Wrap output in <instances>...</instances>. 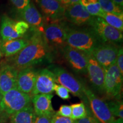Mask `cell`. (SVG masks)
I'll use <instances>...</instances> for the list:
<instances>
[{"instance_id": "cell-1", "label": "cell", "mask_w": 123, "mask_h": 123, "mask_svg": "<svg viewBox=\"0 0 123 123\" xmlns=\"http://www.w3.org/2000/svg\"><path fill=\"white\" fill-rule=\"evenodd\" d=\"M49 55L48 44L43 34L35 30L30 38L29 44L9 59V64L19 71L48 59Z\"/></svg>"}, {"instance_id": "cell-2", "label": "cell", "mask_w": 123, "mask_h": 123, "mask_svg": "<svg viewBox=\"0 0 123 123\" xmlns=\"http://www.w3.org/2000/svg\"><path fill=\"white\" fill-rule=\"evenodd\" d=\"M66 43L73 48L90 54L98 44L99 41L91 30L68 29Z\"/></svg>"}, {"instance_id": "cell-3", "label": "cell", "mask_w": 123, "mask_h": 123, "mask_svg": "<svg viewBox=\"0 0 123 123\" xmlns=\"http://www.w3.org/2000/svg\"><path fill=\"white\" fill-rule=\"evenodd\" d=\"M50 70L55 75L56 83L66 87L75 96L78 97L88 106V100L84 92V85L66 69L58 66H50Z\"/></svg>"}, {"instance_id": "cell-4", "label": "cell", "mask_w": 123, "mask_h": 123, "mask_svg": "<svg viewBox=\"0 0 123 123\" xmlns=\"http://www.w3.org/2000/svg\"><path fill=\"white\" fill-rule=\"evenodd\" d=\"M31 97L17 88H14L4 95L0 105V112L10 116L31 103Z\"/></svg>"}, {"instance_id": "cell-5", "label": "cell", "mask_w": 123, "mask_h": 123, "mask_svg": "<svg viewBox=\"0 0 123 123\" xmlns=\"http://www.w3.org/2000/svg\"><path fill=\"white\" fill-rule=\"evenodd\" d=\"M90 26L99 42L113 44L123 41V32L112 27L100 17H94Z\"/></svg>"}, {"instance_id": "cell-6", "label": "cell", "mask_w": 123, "mask_h": 123, "mask_svg": "<svg viewBox=\"0 0 123 123\" xmlns=\"http://www.w3.org/2000/svg\"><path fill=\"white\" fill-rule=\"evenodd\" d=\"M84 92L91 111L99 123H113L116 119L110 112L107 102L99 98L86 86Z\"/></svg>"}, {"instance_id": "cell-7", "label": "cell", "mask_w": 123, "mask_h": 123, "mask_svg": "<svg viewBox=\"0 0 123 123\" xmlns=\"http://www.w3.org/2000/svg\"><path fill=\"white\" fill-rule=\"evenodd\" d=\"M123 75L115 63L105 70L104 93L111 99L120 100L122 92Z\"/></svg>"}, {"instance_id": "cell-8", "label": "cell", "mask_w": 123, "mask_h": 123, "mask_svg": "<svg viewBox=\"0 0 123 123\" xmlns=\"http://www.w3.org/2000/svg\"><path fill=\"white\" fill-rule=\"evenodd\" d=\"M68 29L62 23L52 22L44 26L42 34L47 44L61 47L66 43Z\"/></svg>"}, {"instance_id": "cell-9", "label": "cell", "mask_w": 123, "mask_h": 123, "mask_svg": "<svg viewBox=\"0 0 123 123\" xmlns=\"http://www.w3.org/2000/svg\"><path fill=\"white\" fill-rule=\"evenodd\" d=\"M119 48L113 44L100 43L92 51L91 54L103 68L116 63Z\"/></svg>"}, {"instance_id": "cell-10", "label": "cell", "mask_w": 123, "mask_h": 123, "mask_svg": "<svg viewBox=\"0 0 123 123\" xmlns=\"http://www.w3.org/2000/svg\"><path fill=\"white\" fill-rule=\"evenodd\" d=\"M56 84L55 75L48 68L38 71L36 80L31 97L38 94H52Z\"/></svg>"}, {"instance_id": "cell-11", "label": "cell", "mask_w": 123, "mask_h": 123, "mask_svg": "<svg viewBox=\"0 0 123 123\" xmlns=\"http://www.w3.org/2000/svg\"><path fill=\"white\" fill-rule=\"evenodd\" d=\"M63 53L64 58L75 71L80 74L87 73L88 54L67 44L63 48Z\"/></svg>"}, {"instance_id": "cell-12", "label": "cell", "mask_w": 123, "mask_h": 123, "mask_svg": "<svg viewBox=\"0 0 123 123\" xmlns=\"http://www.w3.org/2000/svg\"><path fill=\"white\" fill-rule=\"evenodd\" d=\"M87 73H88L90 82L93 88L100 93H104L105 69L91 54H88Z\"/></svg>"}, {"instance_id": "cell-13", "label": "cell", "mask_w": 123, "mask_h": 123, "mask_svg": "<svg viewBox=\"0 0 123 123\" xmlns=\"http://www.w3.org/2000/svg\"><path fill=\"white\" fill-rule=\"evenodd\" d=\"M64 17L75 25L81 26L90 25L94 17L91 15L79 2L66 7Z\"/></svg>"}, {"instance_id": "cell-14", "label": "cell", "mask_w": 123, "mask_h": 123, "mask_svg": "<svg viewBox=\"0 0 123 123\" xmlns=\"http://www.w3.org/2000/svg\"><path fill=\"white\" fill-rule=\"evenodd\" d=\"M44 17L53 22H59L64 18L65 7L59 0H37Z\"/></svg>"}, {"instance_id": "cell-15", "label": "cell", "mask_w": 123, "mask_h": 123, "mask_svg": "<svg viewBox=\"0 0 123 123\" xmlns=\"http://www.w3.org/2000/svg\"><path fill=\"white\" fill-rule=\"evenodd\" d=\"M38 71L33 67H29L19 70L17 79L16 88L30 95L34 87Z\"/></svg>"}, {"instance_id": "cell-16", "label": "cell", "mask_w": 123, "mask_h": 123, "mask_svg": "<svg viewBox=\"0 0 123 123\" xmlns=\"http://www.w3.org/2000/svg\"><path fill=\"white\" fill-rule=\"evenodd\" d=\"M17 69L9 63L4 64L0 68V93L4 95L16 87L18 73Z\"/></svg>"}, {"instance_id": "cell-17", "label": "cell", "mask_w": 123, "mask_h": 123, "mask_svg": "<svg viewBox=\"0 0 123 123\" xmlns=\"http://www.w3.org/2000/svg\"><path fill=\"white\" fill-rule=\"evenodd\" d=\"M19 14L21 18L29 25V26L34 29V30L43 33L44 25L42 15L33 3L30 2Z\"/></svg>"}, {"instance_id": "cell-18", "label": "cell", "mask_w": 123, "mask_h": 123, "mask_svg": "<svg viewBox=\"0 0 123 123\" xmlns=\"http://www.w3.org/2000/svg\"><path fill=\"white\" fill-rule=\"evenodd\" d=\"M53 94H38L31 96L34 111L36 115H46L55 113L53 105Z\"/></svg>"}, {"instance_id": "cell-19", "label": "cell", "mask_w": 123, "mask_h": 123, "mask_svg": "<svg viewBox=\"0 0 123 123\" xmlns=\"http://www.w3.org/2000/svg\"><path fill=\"white\" fill-rule=\"evenodd\" d=\"M29 42L30 38L27 39L24 38L2 41L0 47L2 56L7 58L12 57L25 47Z\"/></svg>"}, {"instance_id": "cell-20", "label": "cell", "mask_w": 123, "mask_h": 123, "mask_svg": "<svg viewBox=\"0 0 123 123\" xmlns=\"http://www.w3.org/2000/svg\"><path fill=\"white\" fill-rule=\"evenodd\" d=\"M16 21L7 15L2 17L0 26V36L2 41L22 38L17 32Z\"/></svg>"}, {"instance_id": "cell-21", "label": "cell", "mask_w": 123, "mask_h": 123, "mask_svg": "<svg viewBox=\"0 0 123 123\" xmlns=\"http://www.w3.org/2000/svg\"><path fill=\"white\" fill-rule=\"evenodd\" d=\"M35 113L31 104L10 116L11 123H34Z\"/></svg>"}, {"instance_id": "cell-22", "label": "cell", "mask_w": 123, "mask_h": 123, "mask_svg": "<svg viewBox=\"0 0 123 123\" xmlns=\"http://www.w3.org/2000/svg\"><path fill=\"white\" fill-rule=\"evenodd\" d=\"M79 3L92 16L101 17L104 13L98 0H80Z\"/></svg>"}, {"instance_id": "cell-23", "label": "cell", "mask_w": 123, "mask_h": 123, "mask_svg": "<svg viewBox=\"0 0 123 123\" xmlns=\"http://www.w3.org/2000/svg\"><path fill=\"white\" fill-rule=\"evenodd\" d=\"M98 1L104 12L119 16L123 15V7L115 4L111 0H98Z\"/></svg>"}, {"instance_id": "cell-24", "label": "cell", "mask_w": 123, "mask_h": 123, "mask_svg": "<svg viewBox=\"0 0 123 123\" xmlns=\"http://www.w3.org/2000/svg\"><path fill=\"white\" fill-rule=\"evenodd\" d=\"M100 18H103L108 24L112 27L123 32V15L119 16L113 14L104 12Z\"/></svg>"}, {"instance_id": "cell-25", "label": "cell", "mask_w": 123, "mask_h": 123, "mask_svg": "<svg viewBox=\"0 0 123 123\" xmlns=\"http://www.w3.org/2000/svg\"><path fill=\"white\" fill-rule=\"evenodd\" d=\"M71 107L72 109L71 119L74 120H78L85 117L88 114V111L90 110L88 106L86 105L82 101L78 103L72 104Z\"/></svg>"}, {"instance_id": "cell-26", "label": "cell", "mask_w": 123, "mask_h": 123, "mask_svg": "<svg viewBox=\"0 0 123 123\" xmlns=\"http://www.w3.org/2000/svg\"><path fill=\"white\" fill-rule=\"evenodd\" d=\"M110 112L115 118L123 119V103L120 100H113L107 102Z\"/></svg>"}, {"instance_id": "cell-27", "label": "cell", "mask_w": 123, "mask_h": 123, "mask_svg": "<svg viewBox=\"0 0 123 123\" xmlns=\"http://www.w3.org/2000/svg\"><path fill=\"white\" fill-rule=\"evenodd\" d=\"M54 91L59 98L63 100H68L70 98V92L66 87L60 84H56L54 87Z\"/></svg>"}, {"instance_id": "cell-28", "label": "cell", "mask_w": 123, "mask_h": 123, "mask_svg": "<svg viewBox=\"0 0 123 123\" xmlns=\"http://www.w3.org/2000/svg\"><path fill=\"white\" fill-rule=\"evenodd\" d=\"M9 1L19 13H21L31 2V0H9Z\"/></svg>"}, {"instance_id": "cell-29", "label": "cell", "mask_w": 123, "mask_h": 123, "mask_svg": "<svg viewBox=\"0 0 123 123\" xmlns=\"http://www.w3.org/2000/svg\"><path fill=\"white\" fill-rule=\"evenodd\" d=\"M56 114L65 117H71L72 109L71 105H62L60 107L59 110L55 112Z\"/></svg>"}, {"instance_id": "cell-30", "label": "cell", "mask_w": 123, "mask_h": 123, "mask_svg": "<svg viewBox=\"0 0 123 123\" xmlns=\"http://www.w3.org/2000/svg\"><path fill=\"white\" fill-rule=\"evenodd\" d=\"M55 113H51V114L46 115H36L34 121V123H51L52 119Z\"/></svg>"}, {"instance_id": "cell-31", "label": "cell", "mask_w": 123, "mask_h": 123, "mask_svg": "<svg viewBox=\"0 0 123 123\" xmlns=\"http://www.w3.org/2000/svg\"><path fill=\"white\" fill-rule=\"evenodd\" d=\"M75 123H99V122L95 117L90 109L88 114L85 117L78 120H75Z\"/></svg>"}, {"instance_id": "cell-32", "label": "cell", "mask_w": 123, "mask_h": 123, "mask_svg": "<svg viewBox=\"0 0 123 123\" xmlns=\"http://www.w3.org/2000/svg\"><path fill=\"white\" fill-rule=\"evenodd\" d=\"M51 123H75V120L71 118L59 116L55 113L52 119Z\"/></svg>"}, {"instance_id": "cell-33", "label": "cell", "mask_w": 123, "mask_h": 123, "mask_svg": "<svg viewBox=\"0 0 123 123\" xmlns=\"http://www.w3.org/2000/svg\"><path fill=\"white\" fill-rule=\"evenodd\" d=\"M116 64L120 73L123 75V49L122 47L119 49Z\"/></svg>"}, {"instance_id": "cell-34", "label": "cell", "mask_w": 123, "mask_h": 123, "mask_svg": "<svg viewBox=\"0 0 123 123\" xmlns=\"http://www.w3.org/2000/svg\"><path fill=\"white\" fill-rule=\"evenodd\" d=\"M80 0H60V2L63 6L65 7L71 5L79 3Z\"/></svg>"}, {"instance_id": "cell-35", "label": "cell", "mask_w": 123, "mask_h": 123, "mask_svg": "<svg viewBox=\"0 0 123 123\" xmlns=\"http://www.w3.org/2000/svg\"><path fill=\"white\" fill-rule=\"evenodd\" d=\"M115 4L117 5L118 6L123 7V0H111Z\"/></svg>"}, {"instance_id": "cell-36", "label": "cell", "mask_w": 123, "mask_h": 123, "mask_svg": "<svg viewBox=\"0 0 123 123\" xmlns=\"http://www.w3.org/2000/svg\"><path fill=\"white\" fill-rule=\"evenodd\" d=\"M113 123H123V119L118 118V119H115Z\"/></svg>"}, {"instance_id": "cell-37", "label": "cell", "mask_w": 123, "mask_h": 123, "mask_svg": "<svg viewBox=\"0 0 123 123\" xmlns=\"http://www.w3.org/2000/svg\"><path fill=\"white\" fill-rule=\"evenodd\" d=\"M1 42H2V40H1V36H0V47H1ZM1 57H2V54H1V51H0V59H1Z\"/></svg>"}, {"instance_id": "cell-38", "label": "cell", "mask_w": 123, "mask_h": 123, "mask_svg": "<svg viewBox=\"0 0 123 123\" xmlns=\"http://www.w3.org/2000/svg\"><path fill=\"white\" fill-rule=\"evenodd\" d=\"M2 95L0 93V105H1V100H2ZM1 113V112H0Z\"/></svg>"}, {"instance_id": "cell-39", "label": "cell", "mask_w": 123, "mask_h": 123, "mask_svg": "<svg viewBox=\"0 0 123 123\" xmlns=\"http://www.w3.org/2000/svg\"><path fill=\"white\" fill-rule=\"evenodd\" d=\"M0 123H2V121H1V120L0 119Z\"/></svg>"}, {"instance_id": "cell-40", "label": "cell", "mask_w": 123, "mask_h": 123, "mask_svg": "<svg viewBox=\"0 0 123 123\" xmlns=\"http://www.w3.org/2000/svg\"><path fill=\"white\" fill-rule=\"evenodd\" d=\"M59 1H60V0H59Z\"/></svg>"}]
</instances>
